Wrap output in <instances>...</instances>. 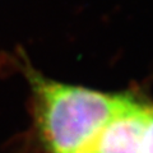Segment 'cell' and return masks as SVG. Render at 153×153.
<instances>
[{"label":"cell","instance_id":"obj_1","mask_svg":"<svg viewBox=\"0 0 153 153\" xmlns=\"http://www.w3.org/2000/svg\"><path fill=\"white\" fill-rule=\"evenodd\" d=\"M33 112L49 153H79L135 97L57 83L32 71Z\"/></svg>","mask_w":153,"mask_h":153},{"label":"cell","instance_id":"obj_2","mask_svg":"<svg viewBox=\"0 0 153 153\" xmlns=\"http://www.w3.org/2000/svg\"><path fill=\"white\" fill-rule=\"evenodd\" d=\"M152 106L134 98L116 115L87 149L92 153H140V144Z\"/></svg>","mask_w":153,"mask_h":153},{"label":"cell","instance_id":"obj_3","mask_svg":"<svg viewBox=\"0 0 153 153\" xmlns=\"http://www.w3.org/2000/svg\"><path fill=\"white\" fill-rule=\"evenodd\" d=\"M140 153H153V107L148 119L147 128L144 130L140 144Z\"/></svg>","mask_w":153,"mask_h":153},{"label":"cell","instance_id":"obj_4","mask_svg":"<svg viewBox=\"0 0 153 153\" xmlns=\"http://www.w3.org/2000/svg\"><path fill=\"white\" fill-rule=\"evenodd\" d=\"M79 153H92L91 151H88V149H84V151H82V152H79Z\"/></svg>","mask_w":153,"mask_h":153}]
</instances>
